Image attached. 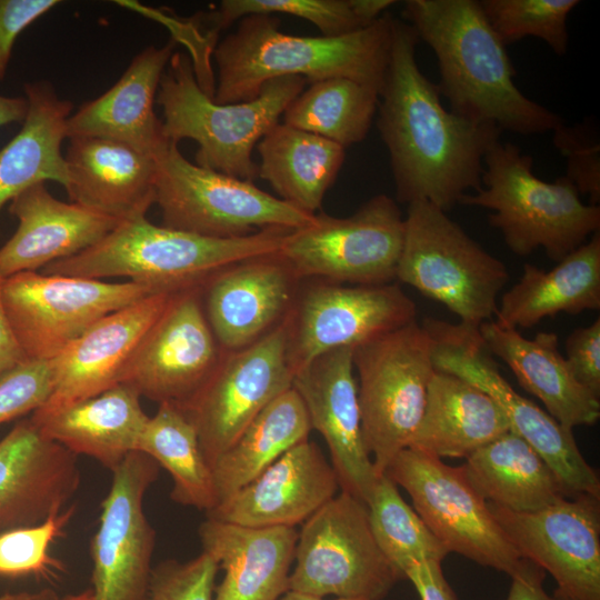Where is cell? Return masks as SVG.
Masks as SVG:
<instances>
[{
	"instance_id": "obj_1",
	"label": "cell",
	"mask_w": 600,
	"mask_h": 600,
	"mask_svg": "<svg viewBox=\"0 0 600 600\" xmlns=\"http://www.w3.org/2000/svg\"><path fill=\"white\" fill-rule=\"evenodd\" d=\"M419 41L408 22L393 19L377 127L389 152L397 201H428L447 212L482 188L484 156L502 131L444 109L438 86L418 66Z\"/></svg>"
},
{
	"instance_id": "obj_2",
	"label": "cell",
	"mask_w": 600,
	"mask_h": 600,
	"mask_svg": "<svg viewBox=\"0 0 600 600\" xmlns=\"http://www.w3.org/2000/svg\"><path fill=\"white\" fill-rule=\"evenodd\" d=\"M403 18L434 52L450 111L501 131L536 134L563 123L516 86L507 46L477 0H408Z\"/></svg>"
},
{
	"instance_id": "obj_3",
	"label": "cell",
	"mask_w": 600,
	"mask_h": 600,
	"mask_svg": "<svg viewBox=\"0 0 600 600\" xmlns=\"http://www.w3.org/2000/svg\"><path fill=\"white\" fill-rule=\"evenodd\" d=\"M391 16L337 37H302L280 31V19L253 14L240 19L234 32L213 49L218 81L213 100L237 103L254 99L264 83L302 77L307 83L347 78L380 91L389 61Z\"/></svg>"
},
{
	"instance_id": "obj_4",
	"label": "cell",
	"mask_w": 600,
	"mask_h": 600,
	"mask_svg": "<svg viewBox=\"0 0 600 600\" xmlns=\"http://www.w3.org/2000/svg\"><path fill=\"white\" fill-rule=\"evenodd\" d=\"M283 228L216 239L151 223L146 216L124 219L87 250L54 261L41 272L103 280L127 278L152 293L201 288L237 262L278 252Z\"/></svg>"
},
{
	"instance_id": "obj_5",
	"label": "cell",
	"mask_w": 600,
	"mask_h": 600,
	"mask_svg": "<svg viewBox=\"0 0 600 600\" xmlns=\"http://www.w3.org/2000/svg\"><path fill=\"white\" fill-rule=\"evenodd\" d=\"M304 84L302 77H280L264 83L252 100L219 103L198 83L191 59L173 52L156 99L162 109L163 137L174 143L196 141L198 166L253 182L259 171L253 148L279 123Z\"/></svg>"
},
{
	"instance_id": "obj_6",
	"label": "cell",
	"mask_w": 600,
	"mask_h": 600,
	"mask_svg": "<svg viewBox=\"0 0 600 600\" xmlns=\"http://www.w3.org/2000/svg\"><path fill=\"white\" fill-rule=\"evenodd\" d=\"M482 188L464 194L459 204L491 210L488 221L512 253L527 257L542 248L559 262L600 231V208L586 204L562 176L543 181L533 159L511 142H494L483 159Z\"/></svg>"
},
{
	"instance_id": "obj_7",
	"label": "cell",
	"mask_w": 600,
	"mask_h": 600,
	"mask_svg": "<svg viewBox=\"0 0 600 600\" xmlns=\"http://www.w3.org/2000/svg\"><path fill=\"white\" fill-rule=\"evenodd\" d=\"M396 279L446 306L460 323L492 320L510 279L506 264L428 201L408 204Z\"/></svg>"
},
{
	"instance_id": "obj_8",
	"label": "cell",
	"mask_w": 600,
	"mask_h": 600,
	"mask_svg": "<svg viewBox=\"0 0 600 600\" xmlns=\"http://www.w3.org/2000/svg\"><path fill=\"white\" fill-rule=\"evenodd\" d=\"M156 197L162 226L202 237L228 239L266 228L294 230L314 214L241 180L190 162L166 140L153 156Z\"/></svg>"
},
{
	"instance_id": "obj_9",
	"label": "cell",
	"mask_w": 600,
	"mask_h": 600,
	"mask_svg": "<svg viewBox=\"0 0 600 600\" xmlns=\"http://www.w3.org/2000/svg\"><path fill=\"white\" fill-rule=\"evenodd\" d=\"M352 360L362 436L381 476L408 448L423 416L436 370L431 340L414 321L353 348Z\"/></svg>"
},
{
	"instance_id": "obj_10",
	"label": "cell",
	"mask_w": 600,
	"mask_h": 600,
	"mask_svg": "<svg viewBox=\"0 0 600 600\" xmlns=\"http://www.w3.org/2000/svg\"><path fill=\"white\" fill-rule=\"evenodd\" d=\"M436 370L460 377L489 394L504 412L510 430L527 441L548 463L568 498H600V480L581 454L572 430L519 394L501 374L479 329L424 318Z\"/></svg>"
},
{
	"instance_id": "obj_11",
	"label": "cell",
	"mask_w": 600,
	"mask_h": 600,
	"mask_svg": "<svg viewBox=\"0 0 600 600\" xmlns=\"http://www.w3.org/2000/svg\"><path fill=\"white\" fill-rule=\"evenodd\" d=\"M403 238L404 217L381 193L349 217L314 214L284 237L278 253L299 280L386 284L396 280Z\"/></svg>"
},
{
	"instance_id": "obj_12",
	"label": "cell",
	"mask_w": 600,
	"mask_h": 600,
	"mask_svg": "<svg viewBox=\"0 0 600 600\" xmlns=\"http://www.w3.org/2000/svg\"><path fill=\"white\" fill-rule=\"evenodd\" d=\"M289 590L381 600L403 577L373 537L368 506L340 491L302 524Z\"/></svg>"
},
{
	"instance_id": "obj_13",
	"label": "cell",
	"mask_w": 600,
	"mask_h": 600,
	"mask_svg": "<svg viewBox=\"0 0 600 600\" xmlns=\"http://www.w3.org/2000/svg\"><path fill=\"white\" fill-rule=\"evenodd\" d=\"M2 301L27 360L56 359L92 324L144 297L140 284L24 271L2 281Z\"/></svg>"
},
{
	"instance_id": "obj_14",
	"label": "cell",
	"mask_w": 600,
	"mask_h": 600,
	"mask_svg": "<svg viewBox=\"0 0 600 600\" xmlns=\"http://www.w3.org/2000/svg\"><path fill=\"white\" fill-rule=\"evenodd\" d=\"M383 474L410 496L413 509L449 552L511 576L522 558L462 467L407 448Z\"/></svg>"
},
{
	"instance_id": "obj_15",
	"label": "cell",
	"mask_w": 600,
	"mask_h": 600,
	"mask_svg": "<svg viewBox=\"0 0 600 600\" xmlns=\"http://www.w3.org/2000/svg\"><path fill=\"white\" fill-rule=\"evenodd\" d=\"M286 318L250 346L223 351L202 386L178 406L211 464L278 396L292 387Z\"/></svg>"
},
{
	"instance_id": "obj_16",
	"label": "cell",
	"mask_w": 600,
	"mask_h": 600,
	"mask_svg": "<svg viewBox=\"0 0 600 600\" xmlns=\"http://www.w3.org/2000/svg\"><path fill=\"white\" fill-rule=\"evenodd\" d=\"M292 373L319 356L356 348L417 321V306L397 283L346 286L328 281L297 293L287 314Z\"/></svg>"
},
{
	"instance_id": "obj_17",
	"label": "cell",
	"mask_w": 600,
	"mask_h": 600,
	"mask_svg": "<svg viewBox=\"0 0 600 600\" xmlns=\"http://www.w3.org/2000/svg\"><path fill=\"white\" fill-rule=\"evenodd\" d=\"M158 474L159 464L141 451L131 452L112 472L90 546V600H146L156 531L143 498Z\"/></svg>"
},
{
	"instance_id": "obj_18",
	"label": "cell",
	"mask_w": 600,
	"mask_h": 600,
	"mask_svg": "<svg viewBox=\"0 0 600 600\" xmlns=\"http://www.w3.org/2000/svg\"><path fill=\"white\" fill-rule=\"evenodd\" d=\"M599 500L563 498L530 512L488 506L519 556L553 577L556 593L571 600H600Z\"/></svg>"
},
{
	"instance_id": "obj_19",
	"label": "cell",
	"mask_w": 600,
	"mask_h": 600,
	"mask_svg": "<svg viewBox=\"0 0 600 600\" xmlns=\"http://www.w3.org/2000/svg\"><path fill=\"white\" fill-rule=\"evenodd\" d=\"M201 289L177 293L129 360L121 383L140 397L180 406L218 363L222 350L207 320Z\"/></svg>"
},
{
	"instance_id": "obj_20",
	"label": "cell",
	"mask_w": 600,
	"mask_h": 600,
	"mask_svg": "<svg viewBox=\"0 0 600 600\" xmlns=\"http://www.w3.org/2000/svg\"><path fill=\"white\" fill-rule=\"evenodd\" d=\"M352 353L346 347L319 356L293 373L292 388L328 446L340 490L367 504L380 476L362 436Z\"/></svg>"
},
{
	"instance_id": "obj_21",
	"label": "cell",
	"mask_w": 600,
	"mask_h": 600,
	"mask_svg": "<svg viewBox=\"0 0 600 600\" xmlns=\"http://www.w3.org/2000/svg\"><path fill=\"white\" fill-rule=\"evenodd\" d=\"M176 294H150L92 324L53 359L52 393L34 412H53L121 383L133 352Z\"/></svg>"
},
{
	"instance_id": "obj_22",
	"label": "cell",
	"mask_w": 600,
	"mask_h": 600,
	"mask_svg": "<svg viewBox=\"0 0 600 600\" xmlns=\"http://www.w3.org/2000/svg\"><path fill=\"white\" fill-rule=\"evenodd\" d=\"M300 280L278 252L247 259L202 286L204 313L223 351L256 342L291 310Z\"/></svg>"
},
{
	"instance_id": "obj_23",
	"label": "cell",
	"mask_w": 600,
	"mask_h": 600,
	"mask_svg": "<svg viewBox=\"0 0 600 600\" xmlns=\"http://www.w3.org/2000/svg\"><path fill=\"white\" fill-rule=\"evenodd\" d=\"M340 490L330 462L309 439L284 452L254 480L206 512L251 528L296 527Z\"/></svg>"
},
{
	"instance_id": "obj_24",
	"label": "cell",
	"mask_w": 600,
	"mask_h": 600,
	"mask_svg": "<svg viewBox=\"0 0 600 600\" xmlns=\"http://www.w3.org/2000/svg\"><path fill=\"white\" fill-rule=\"evenodd\" d=\"M80 481L78 457L22 419L0 440V531L61 511Z\"/></svg>"
},
{
	"instance_id": "obj_25",
	"label": "cell",
	"mask_w": 600,
	"mask_h": 600,
	"mask_svg": "<svg viewBox=\"0 0 600 600\" xmlns=\"http://www.w3.org/2000/svg\"><path fill=\"white\" fill-rule=\"evenodd\" d=\"M9 212L18 220L11 238L0 248V278L38 271L94 246L120 221L77 202L54 198L46 183L14 197Z\"/></svg>"
},
{
	"instance_id": "obj_26",
	"label": "cell",
	"mask_w": 600,
	"mask_h": 600,
	"mask_svg": "<svg viewBox=\"0 0 600 600\" xmlns=\"http://www.w3.org/2000/svg\"><path fill=\"white\" fill-rule=\"evenodd\" d=\"M173 47L170 41L138 53L109 90L70 114L67 138H106L153 158L167 140L153 107Z\"/></svg>"
},
{
	"instance_id": "obj_27",
	"label": "cell",
	"mask_w": 600,
	"mask_h": 600,
	"mask_svg": "<svg viewBox=\"0 0 600 600\" xmlns=\"http://www.w3.org/2000/svg\"><path fill=\"white\" fill-rule=\"evenodd\" d=\"M198 532L202 551L224 570L214 600H279L289 590L296 527L251 528L207 518Z\"/></svg>"
},
{
	"instance_id": "obj_28",
	"label": "cell",
	"mask_w": 600,
	"mask_h": 600,
	"mask_svg": "<svg viewBox=\"0 0 600 600\" xmlns=\"http://www.w3.org/2000/svg\"><path fill=\"white\" fill-rule=\"evenodd\" d=\"M64 159V189L72 202L119 220L146 216L154 203V160L127 144L74 137L69 139Z\"/></svg>"
},
{
	"instance_id": "obj_29",
	"label": "cell",
	"mask_w": 600,
	"mask_h": 600,
	"mask_svg": "<svg viewBox=\"0 0 600 600\" xmlns=\"http://www.w3.org/2000/svg\"><path fill=\"white\" fill-rule=\"evenodd\" d=\"M487 348L502 360L520 386L537 397L561 426H593L600 418V398L572 376L558 348V336L539 332L533 339L489 320L479 326Z\"/></svg>"
},
{
	"instance_id": "obj_30",
	"label": "cell",
	"mask_w": 600,
	"mask_h": 600,
	"mask_svg": "<svg viewBox=\"0 0 600 600\" xmlns=\"http://www.w3.org/2000/svg\"><path fill=\"white\" fill-rule=\"evenodd\" d=\"M140 399L132 387L118 383L60 410L33 412L30 418L50 440L113 472L127 456L137 451L149 419Z\"/></svg>"
},
{
	"instance_id": "obj_31",
	"label": "cell",
	"mask_w": 600,
	"mask_h": 600,
	"mask_svg": "<svg viewBox=\"0 0 600 600\" xmlns=\"http://www.w3.org/2000/svg\"><path fill=\"white\" fill-rule=\"evenodd\" d=\"M509 430L504 412L489 394L458 376L434 370L408 448L439 459L467 458Z\"/></svg>"
},
{
	"instance_id": "obj_32",
	"label": "cell",
	"mask_w": 600,
	"mask_h": 600,
	"mask_svg": "<svg viewBox=\"0 0 600 600\" xmlns=\"http://www.w3.org/2000/svg\"><path fill=\"white\" fill-rule=\"evenodd\" d=\"M600 308V231L549 271L523 264L522 276L502 297L497 322L529 329L558 313Z\"/></svg>"
},
{
	"instance_id": "obj_33",
	"label": "cell",
	"mask_w": 600,
	"mask_h": 600,
	"mask_svg": "<svg viewBox=\"0 0 600 600\" xmlns=\"http://www.w3.org/2000/svg\"><path fill=\"white\" fill-rule=\"evenodd\" d=\"M28 112L19 132L0 148V210L37 183L54 181L63 188L68 171L61 144L72 103L61 99L48 81L23 86Z\"/></svg>"
},
{
	"instance_id": "obj_34",
	"label": "cell",
	"mask_w": 600,
	"mask_h": 600,
	"mask_svg": "<svg viewBox=\"0 0 600 600\" xmlns=\"http://www.w3.org/2000/svg\"><path fill=\"white\" fill-rule=\"evenodd\" d=\"M462 470L489 503L530 512L568 498L544 459L509 430L466 458Z\"/></svg>"
},
{
	"instance_id": "obj_35",
	"label": "cell",
	"mask_w": 600,
	"mask_h": 600,
	"mask_svg": "<svg viewBox=\"0 0 600 600\" xmlns=\"http://www.w3.org/2000/svg\"><path fill=\"white\" fill-rule=\"evenodd\" d=\"M258 176L284 202L314 214L346 159V148L317 134L276 124L257 144Z\"/></svg>"
},
{
	"instance_id": "obj_36",
	"label": "cell",
	"mask_w": 600,
	"mask_h": 600,
	"mask_svg": "<svg viewBox=\"0 0 600 600\" xmlns=\"http://www.w3.org/2000/svg\"><path fill=\"white\" fill-rule=\"evenodd\" d=\"M311 430L303 401L291 387L211 464L217 504L254 480L290 448L309 439Z\"/></svg>"
},
{
	"instance_id": "obj_37",
	"label": "cell",
	"mask_w": 600,
	"mask_h": 600,
	"mask_svg": "<svg viewBox=\"0 0 600 600\" xmlns=\"http://www.w3.org/2000/svg\"><path fill=\"white\" fill-rule=\"evenodd\" d=\"M137 451L153 459L171 476V499L204 512L217 504L212 470L200 447L197 430L174 403H159L149 417Z\"/></svg>"
},
{
	"instance_id": "obj_38",
	"label": "cell",
	"mask_w": 600,
	"mask_h": 600,
	"mask_svg": "<svg viewBox=\"0 0 600 600\" xmlns=\"http://www.w3.org/2000/svg\"><path fill=\"white\" fill-rule=\"evenodd\" d=\"M378 103V89L330 78L310 83L286 109L283 123L347 148L366 139Z\"/></svg>"
},
{
	"instance_id": "obj_39",
	"label": "cell",
	"mask_w": 600,
	"mask_h": 600,
	"mask_svg": "<svg viewBox=\"0 0 600 600\" xmlns=\"http://www.w3.org/2000/svg\"><path fill=\"white\" fill-rule=\"evenodd\" d=\"M396 3L392 0H223L204 16L206 36L217 42L218 32L253 14L283 13L316 26L321 36L337 37L363 29Z\"/></svg>"
},
{
	"instance_id": "obj_40",
	"label": "cell",
	"mask_w": 600,
	"mask_h": 600,
	"mask_svg": "<svg viewBox=\"0 0 600 600\" xmlns=\"http://www.w3.org/2000/svg\"><path fill=\"white\" fill-rule=\"evenodd\" d=\"M367 506L377 544L402 577L412 562L426 559L442 561L448 554L387 474L379 477Z\"/></svg>"
},
{
	"instance_id": "obj_41",
	"label": "cell",
	"mask_w": 600,
	"mask_h": 600,
	"mask_svg": "<svg viewBox=\"0 0 600 600\" xmlns=\"http://www.w3.org/2000/svg\"><path fill=\"white\" fill-rule=\"evenodd\" d=\"M579 3V0L480 1L489 24L506 46L537 37L558 56L568 50L567 19Z\"/></svg>"
},
{
	"instance_id": "obj_42",
	"label": "cell",
	"mask_w": 600,
	"mask_h": 600,
	"mask_svg": "<svg viewBox=\"0 0 600 600\" xmlns=\"http://www.w3.org/2000/svg\"><path fill=\"white\" fill-rule=\"evenodd\" d=\"M76 511L74 504L48 516L43 521L0 533V576H50L62 570L49 554L50 546L64 533Z\"/></svg>"
},
{
	"instance_id": "obj_43",
	"label": "cell",
	"mask_w": 600,
	"mask_h": 600,
	"mask_svg": "<svg viewBox=\"0 0 600 600\" xmlns=\"http://www.w3.org/2000/svg\"><path fill=\"white\" fill-rule=\"evenodd\" d=\"M218 569L204 551L186 562L162 561L152 568L146 600H214Z\"/></svg>"
},
{
	"instance_id": "obj_44",
	"label": "cell",
	"mask_w": 600,
	"mask_h": 600,
	"mask_svg": "<svg viewBox=\"0 0 600 600\" xmlns=\"http://www.w3.org/2000/svg\"><path fill=\"white\" fill-rule=\"evenodd\" d=\"M553 144L567 160L566 177L580 194H588L590 204L600 200V144L590 121L566 126L553 131Z\"/></svg>"
},
{
	"instance_id": "obj_45",
	"label": "cell",
	"mask_w": 600,
	"mask_h": 600,
	"mask_svg": "<svg viewBox=\"0 0 600 600\" xmlns=\"http://www.w3.org/2000/svg\"><path fill=\"white\" fill-rule=\"evenodd\" d=\"M54 387L53 360H26L0 377V424L41 408Z\"/></svg>"
},
{
	"instance_id": "obj_46",
	"label": "cell",
	"mask_w": 600,
	"mask_h": 600,
	"mask_svg": "<svg viewBox=\"0 0 600 600\" xmlns=\"http://www.w3.org/2000/svg\"><path fill=\"white\" fill-rule=\"evenodd\" d=\"M566 361L574 379L600 398V318L566 339Z\"/></svg>"
},
{
	"instance_id": "obj_47",
	"label": "cell",
	"mask_w": 600,
	"mask_h": 600,
	"mask_svg": "<svg viewBox=\"0 0 600 600\" xmlns=\"http://www.w3.org/2000/svg\"><path fill=\"white\" fill-rule=\"evenodd\" d=\"M60 1L0 0V80H3L19 34Z\"/></svg>"
},
{
	"instance_id": "obj_48",
	"label": "cell",
	"mask_w": 600,
	"mask_h": 600,
	"mask_svg": "<svg viewBox=\"0 0 600 600\" xmlns=\"http://www.w3.org/2000/svg\"><path fill=\"white\" fill-rule=\"evenodd\" d=\"M441 563L438 560H420L403 571V577L413 584L420 600H457L444 578Z\"/></svg>"
},
{
	"instance_id": "obj_49",
	"label": "cell",
	"mask_w": 600,
	"mask_h": 600,
	"mask_svg": "<svg viewBox=\"0 0 600 600\" xmlns=\"http://www.w3.org/2000/svg\"><path fill=\"white\" fill-rule=\"evenodd\" d=\"M544 572L532 561L522 559L510 576L512 582L507 600H553L543 587Z\"/></svg>"
},
{
	"instance_id": "obj_50",
	"label": "cell",
	"mask_w": 600,
	"mask_h": 600,
	"mask_svg": "<svg viewBox=\"0 0 600 600\" xmlns=\"http://www.w3.org/2000/svg\"><path fill=\"white\" fill-rule=\"evenodd\" d=\"M2 281L0 278V377L17 364L26 361L11 329L2 301Z\"/></svg>"
},
{
	"instance_id": "obj_51",
	"label": "cell",
	"mask_w": 600,
	"mask_h": 600,
	"mask_svg": "<svg viewBox=\"0 0 600 600\" xmlns=\"http://www.w3.org/2000/svg\"><path fill=\"white\" fill-rule=\"evenodd\" d=\"M28 112L26 97L0 94V128L12 122H23Z\"/></svg>"
},
{
	"instance_id": "obj_52",
	"label": "cell",
	"mask_w": 600,
	"mask_h": 600,
	"mask_svg": "<svg viewBox=\"0 0 600 600\" xmlns=\"http://www.w3.org/2000/svg\"><path fill=\"white\" fill-rule=\"evenodd\" d=\"M91 590L86 589L79 593H71L66 596H59L51 589H42L36 592V596L32 600H90Z\"/></svg>"
},
{
	"instance_id": "obj_53",
	"label": "cell",
	"mask_w": 600,
	"mask_h": 600,
	"mask_svg": "<svg viewBox=\"0 0 600 600\" xmlns=\"http://www.w3.org/2000/svg\"><path fill=\"white\" fill-rule=\"evenodd\" d=\"M279 600H322V598H318L311 594H306L292 590H288L284 592ZM334 600H367L361 598H337Z\"/></svg>"
},
{
	"instance_id": "obj_54",
	"label": "cell",
	"mask_w": 600,
	"mask_h": 600,
	"mask_svg": "<svg viewBox=\"0 0 600 600\" xmlns=\"http://www.w3.org/2000/svg\"><path fill=\"white\" fill-rule=\"evenodd\" d=\"M36 596V592H8L0 596V600H32Z\"/></svg>"
},
{
	"instance_id": "obj_55",
	"label": "cell",
	"mask_w": 600,
	"mask_h": 600,
	"mask_svg": "<svg viewBox=\"0 0 600 600\" xmlns=\"http://www.w3.org/2000/svg\"><path fill=\"white\" fill-rule=\"evenodd\" d=\"M552 599H553V600H571V599H569V598H567V597H564V596H561V594H559V593H556V592H554V594L552 596Z\"/></svg>"
}]
</instances>
